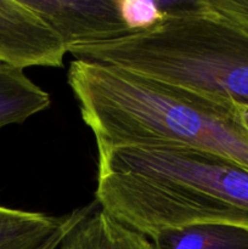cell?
<instances>
[{
  "instance_id": "obj_1",
  "label": "cell",
  "mask_w": 248,
  "mask_h": 249,
  "mask_svg": "<svg viewBox=\"0 0 248 249\" xmlns=\"http://www.w3.org/2000/svg\"><path fill=\"white\" fill-rule=\"evenodd\" d=\"M67 82L97 152L195 148L248 169L246 109L238 105L94 61L73 60Z\"/></svg>"
},
{
  "instance_id": "obj_2",
  "label": "cell",
  "mask_w": 248,
  "mask_h": 249,
  "mask_svg": "<svg viewBox=\"0 0 248 249\" xmlns=\"http://www.w3.org/2000/svg\"><path fill=\"white\" fill-rule=\"evenodd\" d=\"M97 155V203L150 240L202 224L248 230V169L233 160L179 147H118Z\"/></svg>"
},
{
  "instance_id": "obj_3",
  "label": "cell",
  "mask_w": 248,
  "mask_h": 249,
  "mask_svg": "<svg viewBox=\"0 0 248 249\" xmlns=\"http://www.w3.org/2000/svg\"><path fill=\"white\" fill-rule=\"evenodd\" d=\"M163 6L167 15L152 28L67 53L248 109V32L203 0Z\"/></svg>"
},
{
  "instance_id": "obj_4",
  "label": "cell",
  "mask_w": 248,
  "mask_h": 249,
  "mask_svg": "<svg viewBox=\"0 0 248 249\" xmlns=\"http://www.w3.org/2000/svg\"><path fill=\"white\" fill-rule=\"evenodd\" d=\"M66 53L58 34L24 0H0V62L60 68Z\"/></svg>"
},
{
  "instance_id": "obj_5",
  "label": "cell",
  "mask_w": 248,
  "mask_h": 249,
  "mask_svg": "<svg viewBox=\"0 0 248 249\" xmlns=\"http://www.w3.org/2000/svg\"><path fill=\"white\" fill-rule=\"evenodd\" d=\"M58 34L66 48L113 40L130 34L118 0H24Z\"/></svg>"
},
{
  "instance_id": "obj_6",
  "label": "cell",
  "mask_w": 248,
  "mask_h": 249,
  "mask_svg": "<svg viewBox=\"0 0 248 249\" xmlns=\"http://www.w3.org/2000/svg\"><path fill=\"white\" fill-rule=\"evenodd\" d=\"M58 249H155L146 236L131 230L106 212L85 216L68 232Z\"/></svg>"
},
{
  "instance_id": "obj_7",
  "label": "cell",
  "mask_w": 248,
  "mask_h": 249,
  "mask_svg": "<svg viewBox=\"0 0 248 249\" xmlns=\"http://www.w3.org/2000/svg\"><path fill=\"white\" fill-rule=\"evenodd\" d=\"M50 96L23 70L0 62V129L21 124L50 106Z\"/></svg>"
},
{
  "instance_id": "obj_8",
  "label": "cell",
  "mask_w": 248,
  "mask_h": 249,
  "mask_svg": "<svg viewBox=\"0 0 248 249\" xmlns=\"http://www.w3.org/2000/svg\"><path fill=\"white\" fill-rule=\"evenodd\" d=\"M155 249H248V230L220 224L169 229L151 238Z\"/></svg>"
},
{
  "instance_id": "obj_9",
  "label": "cell",
  "mask_w": 248,
  "mask_h": 249,
  "mask_svg": "<svg viewBox=\"0 0 248 249\" xmlns=\"http://www.w3.org/2000/svg\"><path fill=\"white\" fill-rule=\"evenodd\" d=\"M65 216L0 206V249H38L57 230Z\"/></svg>"
},
{
  "instance_id": "obj_10",
  "label": "cell",
  "mask_w": 248,
  "mask_h": 249,
  "mask_svg": "<svg viewBox=\"0 0 248 249\" xmlns=\"http://www.w3.org/2000/svg\"><path fill=\"white\" fill-rule=\"evenodd\" d=\"M118 7L130 34L152 28L167 15L163 2L155 0H118Z\"/></svg>"
},
{
  "instance_id": "obj_11",
  "label": "cell",
  "mask_w": 248,
  "mask_h": 249,
  "mask_svg": "<svg viewBox=\"0 0 248 249\" xmlns=\"http://www.w3.org/2000/svg\"><path fill=\"white\" fill-rule=\"evenodd\" d=\"M204 4L248 32V0H203Z\"/></svg>"
},
{
  "instance_id": "obj_12",
  "label": "cell",
  "mask_w": 248,
  "mask_h": 249,
  "mask_svg": "<svg viewBox=\"0 0 248 249\" xmlns=\"http://www.w3.org/2000/svg\"><path fill=\"white\" fill-rule=\"evenodd\" d=\"M92 206L85 207V208L77 209L75 212H73L70 215L65 216V220L61 224L60 228L43 243L38 249H58L60 245L62 243V241L65 240L66 236L68 235L71 230L79 223L80 220L88 216L89 214H91Z\"/></svg>"
},
{
  "instance_id": "obj_13",
  "label": "cell",
  "mask_w": 248,
  "mask_h": 249,
  "mask_svg": "<svg viewBox=\"0 0 248 249\" xmlns=\"http://www.w3.org/2000/svg\"><path fill=\"white\" fill-rule=\"evenodd\" d=\"M245 121H246V124H247V126H248V109H246V112H245Z\"/></svg>"
}]
</instances>
